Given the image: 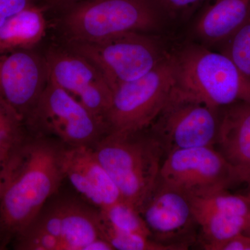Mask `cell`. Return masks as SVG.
I'll list each match as a JSON object with an SVG mask.
<instances>
[{"instance_id":"6da1fadb","label":"cell","mask_w":250,"mask_h":250,"mask_svg":"<svg viewBox=\"0 0 250 250\" xmlns=\"http://www.w3.org/2000/svg\"><path fill=\"white\" fill-rule=\"evenodd\" d=\"M59 140L29 134L1 166L0 250L11 245L35 220L65 179Z\"/></svg>"},{"instance_id":"7a4b0ae2","label":"cell","mask_w":250,"mask_h":250,"mask_svg":"<svg viewBox=\"0 0 250 250\" xmlns=\"http://www.w3.org/2000/svg\"><path fill=\"white\" fill-rule=\"evenodd\" d=\"M49 14L52 41L62 44L129 32L155 34L168 18L158 0H81Z\"/></svg>"},{"instance_id":"3957f363","label":"cell","mask_w":250,"mask_h":250,"mask_svg":"<svg viewBox=\"0 0 250 250\" xmlns=\"http://www.w3.org/2000/svg\"><path fill=\"white\" fill-rule=\"evenodd\" d=\"M93 148L123 202L139 212L156 184L165 158L159 143L145 129L133 133H110Z\"/></svg>"},{"instance_id":"277c9868","label":"cell","mask_w":250,"mask_h":250,"mask_svg":"<svg viewBox=\"0 0 250 250\" xmlns=\"http://www.w3.org/2000/svg\"><path fill=\"white\" fill-rule=\"evenodd\" d=\"M174 55L177 91L220 110L250 103V81L223 52L192 44Z\"/></svg>"},{"instance_id":"5b68a950","label":"cell","mask_w":250,"mask_h":250,"mask_svg":"<svg viewBox=\"0 0 250 250\" xmlns=\"http://www.w3.org/2000/svg\"><path fill=\"white\" fill-rule=\"evenodd\" d=\"M24 124L29 134L54 138L69 147H93L108 134L104 121L49 80Z\"/></svg>"},{"instance_id":"8992f818","label":"cell","mask_w":250,"mask_h":250,"mask_svg":"<svg viewBox=\"0 0 250 250\" xmlns=\"http://www.w3.org/2000/svg\"><path fill=\"white\" fill-rule=\"evenodd\" d=\"M155 35L129 32L95 42L62 45L93 62L113 91L118 85L152 71L170 53L164 50Z\"/></svg>"},{"instance_id":"52a82bcc","label":"cell","mask_w":250,"mask_h":250,"mask_svg":"<svg viewBox=\"0 0 250 250\" xmlns=\"http://www.w3.org/2000/svg\"><path fill=\"white\" fill-rule=\"evenodd\" d=\"M174 84L175 62L174 52H170L152 71L118 85L113 90L104 118L108 134L147 129L165 104Z\"/></svg>"},{"instance_id":"ba28073f","label":"cell","mask_w":250,"mask_h":250,"mask_svg":"<svg viewBox=\"0 0 250 250\" xmlns=\"http://www.w3.org/2000/svg\"><path fill=\"white\" fill-rule=\"evenodd\" d=\"M220 112L173 88L147 129L161 146L165 157L179 149L215 147Z\"/></svg>"},{"instance_id":"9c48e42d","label":"cell","mask_w":250,"mask_h":250,"mask_svg":"<svg viewBox=\"0 0 250 250\" xmlns=\"http://www.w3.org/2000/svg\"><path fill=\"white\" fill-rule=\"evenodd\" d=\"M158 180L190 198L226 190L239 182L236 170L215 147L179 149L164 158Z\"/></svg>"},{"instance_id":"30bf717a","label":"cell","mask_w":250,"mask_h":250,"mask_svg":"<svg viewBox=\"0 0 250 250\" xmlns=\"http://www.w3.org/2000/svg\"><path fill=\"white\" fill-rule=\"evenodd\" d=\"M43 52L49 80L104 121L113 90L98 67L83 56L55 41H52Z\"/></svg>"},{"instance_id":"8fae6325","label":"cell","mask_w":250,"mask_h":250,"mask_svg":"<svg viewBox=\"0 0 250 250\" xmlns=\"http://www.w3.org/2000/svg\"><path fill=\"white\" fill-rule=\"evenodd\" d=\"M49 82L43 49H20L0 54V98L24 120Z\"/></svg>"},{"instance_id":"7c38bea8","label":"cell","mask_w":250,"mask_h":250,"mask_svg":"<svg viewBox=\"0 0 250 250\" xmlns=\"http://www.w3.org/2000/svg\"><path fill=\"white\" fill-rule=\"evenodd\" d=\"M21 234L54 237L60 242L61 250H85L92 242L104 238L98 208L93 209L75 200L45 205Z\"/></svg>"},{"instance_id":"4fadbf2b","label":"cell","mask_w":250,"mask_h":250,"mask_svg":"<svg viewBox=\"0 0 250 250\" xmlns=\"http://www.w3.org/2000/svg\"><path fill=\"white\" fill-rule=\"evenodd\" d=\"M139 213L153 239L164 244L175 245L168 241L185 234L196 223L190 197L158 179Z\"/></svg>"},{"instance_id":"5bb4252c","label":"cell","mask_w":250,"mask_h":250,"mask_svg":"<svg viewBox=\"0 0 250 250\" xmlns=\"http://www.w3.org/2000/svg\"><path fill=\"white\" fill-rule=\"evenodd\" d=\"M62 170L72 187L98 210L123 201L116 184L100 164L93 147L66 146Z\"/></svg>"},{"instance_id":"9a60e30c","label":"cell","mask_w":250,"mask_h":250,"mask_svg":"<svg viewBox=\"0 0 250 250\" xmlns=\"http://www.w3.org/2000/svg\"><path fill=\"white\" fill-rule=\"evenodd\" d=\"M215 147L234 167L238 179L250 169V103L221 109Z\"/></svg>"},{"instance_id":"2e32d148","label":"cell","mask_w":250,"mask_h":250,"mask_svg":"<svg viewBox=\"0 0 250 250\" xmlns=\"http://www.w3.org/2000/svg\"><path fill=\"white\" fill-rule=\"evenodd\" d=\"M193 32L205 45L224 43L250 16V0H210L200 10Z\"/></svg>"},{"instance_id":"e0dca14e","label":"cell","mask_w":250,"mask_h":250,"mask_svg":"<svg viewBox=\"0 0 250 250\" xmlns=\"http://www.w3.org/2000/svg\"><path fill=\"white\" fill-rule=\"evenodd\" d=\"M48 31L45 6H29L0 26V54L40 47Z\"/></svg>"},{"instance_id":"ac0fdd59","label":"cell","mask_w":250,"mask_h":250,"mask_svg":"<svg viewBox=\"0 0 250 250\" xmlns=\"http://www.w3.org/2000/svg\"><path fill=\"white\" fill-rule=\"evenodd\" d=\"M194 218L201 228L206 250L250 229V216L204 213L194 215Z\"/></svg>"},{"instance_id":"d6986e66","label":"cell","mask_w":250,"mask_h":250,"mask_svg":"<svg viewBox=\"0 0 250 250\" xmlns=\"http://www.w3.org/2000/svg\"><path fill=\"white\" fill-rule=\"evenodd\" d=\"M193 215L222 213L250 216V199L246 195H232L226 190L208 196L190 198Z\"/></svg>"},{"instance_id":"ffe728a7","label":"cell","mask_w":250,"mask_h":250,"mask_svg":"<svg viewBox=\"0 0 250 250\" xmlns=\"http://www.w3.org/2000/svg\"><path fill=\"white\" fill-rule=\"evenodd\" d=\"M99 212L102 222L110 228L123 232L139 233L152 238L139 210L126 202H117L107 208L99 210Z\"/></svg>"},{"instance_id":"44dd1931","label":"cell","mask_w":250,"mask_h":250,"mask_svg":"<svg viewBox=\"0 0 250 250\" xmlns=\"http://www.w3.org/2000/svg\"><path fill=\"white\" fill-rule=\"evenodd\" d=\"M27 134L24 120L9 104L0 98V164ZM0 165V166H1Z\"/></svg>"},{"instance_id":"7402d4cb","label":"cell","mask_w":250,"mask_h":250,"mask_svg":"<svg viewBox=\"0 0 250 250\" xmlns=\"http://www.w3.org/2000/svg\"><path fill=\"white\" fill-rule=\"evenodd\" d=\"M101 219V218H100ZM103 237L111 245L113 249L118 250H187L179 245L164 244L154 241L150 237L118 231L105 225L101 220Z\"/></svg>"},{"instance_id":"603a6c76","label":"cell","mask_w":250,"mask_h":250,"mask_svg":"<svg viewBox=\"0 0 250 250\" xmlns=\"http://www.w3.org/2000/svg\"><path fill=\"white\" fill-rule=\"evenodd\" d=\"M224 44L222 52L228 56L250 81V16Z\"/></svg>"},{"instance_id":"cb8c5ba5","label":"cell","mask_w":250,"mask_h":250,"mask_svg":"<svg viewBox=\"0 0 250 250\" xmlns=\"http://www.w3.org/2000/svg\"><path fill=\"white\" fill-rule=\"evenodd\" d=\"M210 0H158L168 18L188 16L200 10Z\"/></svg>"},{"instance_id":"d4e9b609","label":"cell","mask_w":250,"mask_h":250,"mask_svg":"<svg viewBox=\"0 0 250 250\" xmlns=\"http://www.w3.org/2000/svg\"><path fill=\"white\" fill-rule=\"evenodd\" d=\"M41 0H0V26L29 6L41 4Z\"/></svg>"},{"instance_id":"484cf974","label":"cell","mask_w":250,"mask_h":250,"mask_svg":"<svg viewBox=\"0 0 250 250\" xmlns=\"http://www.w3.org/2000/svg\"><path fill=\"white\" fill-rule=\"evenodd\" d=\"M208 250H250V235H237L227 241L208 247Z\"/></svg>"},{"instance_id":"4316f807","label":"cell","mask_w":250,"mask_h":250,"mask_svg":"<svg viewBox=\"0 0 250 250\" xmlns=\"http://www.w3.org/2000/svg\"><path fill=\"white\" fill-rule=\"evenodd\" d=\"M79 1L81 0H41V4L45 6L49 14Z\"/></svg>"},{"instance_id":"83f0119b","label":"cell","mask_w":250,"mask_h":250,"mask_svg":"<svg viewBox=\"0 0 250 250\" xmlns=\"http://www.w3.org/2000/svg\"><path fill=\"white\" fill-rule=\"evenodd\" d=\"M240 182H247L250 185V169L242 174Z\"/></svg>"},{"instance_id":"f1b7e54d","label":"cell","mask_w":250,"mask_h":250,"mask_svg":"<svg viewBox=\"0 0 250 250\" xmlns=\"http://www.w3.org/2000/svg\"><path fill=\"white\" fill-rule=\"evenodd\" d=\"M247 197H249V198L250 199V191L249 192H248V194H247V195H246Z\"/></svg>"},{"instance_id":"f546056e","label":"cell","mask_w":250,"mask_h":250,"mask_svg":"<svg viewBox=\"0 0 250 250\" xmlns=\"http://www.w3.org/2000/svg\"></svg>"}]
</instances>
